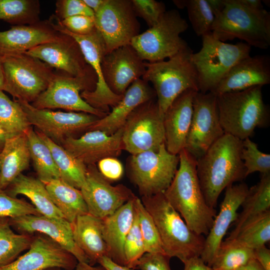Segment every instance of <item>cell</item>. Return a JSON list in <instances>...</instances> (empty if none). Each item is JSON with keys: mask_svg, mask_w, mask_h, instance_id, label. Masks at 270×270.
Listing matches in <instances>:
<instances>
[{"mask_svg": "<svg viewBox=\"0 0 270 270\" xmlns=\"http://www.w3.org/2000/svg\"><path fill=\"white\" fill-rule=\"evenodd\" d=\"M242 148V140L224 134L196 160L199 184L210 207L215 208L224 188L246 178Z\"/></svg>", "mask_w": 270, "mask_h": 270, "instance_id": "1", "label": "cell"}, {"mask_svg": "<svg viewBox=\"0 0 270 270\" xmlns=\"http://www.w3.org/2000/svg\"><path fill=\"white\" fill-rule=\"evenodd\" d=\"M179 168L163 194L188 228L200 236H207L216 210L206 204L196 173V160L186 149L178 154Z\"/></svg>", "mask_w": 270, "mask_h": 270, "instance_id": "2", "label": "cell"}, {"mask_svg": "<svg viewBox=\"0 0 270 270\" xmlns=\"http://www.w3.org/2000/svg\"><path fill=\"white\" fill-rule=\"evenodd\" d=\"M141 201L154 221L166 255L170 258L176 257L182 262L200 256L204 236L188 228L163 192L142 196Z\"/></svg>", "mask_w": 270, "mask_h": 270, "instance_id": "3", "label": "cell"}, {"mask_svg": "<svg viewBox=\"0 0 270 270\" xmlns=\"http://www.w3.org/2000/svg\"><path fill=\"white\" fill-rule=\"evenodd\" d=\"M262 86L216 95L220 122L224 134L242 140L256 128L268 126L270 111L264 103Z\"/></svg>", "mask_w": 270, "mask_h": 270, "instance_id": "4", "label": "cell"}, {"mask_svg": "<svg viewBox=\"0 0 270 270\" xmlns=\"http://www.w3.org/2000/svg\"><path fill=\"white\" fill-rule=\"evenodd\" d=\"M224 2L222 10L214 16L212 36L223 42L238 38L250 46L268 48L270 12L264 8H250L239 0H224Z\"/></svg>", "mask_w": 270, "mask_h": 270, "instance_id": "5", "label": "cell"}, {"mask_svg": "<svg viewBox=\"0 0 270 270\" xmlns=\"http://www.w3.org/2000/svg\"><path fill=\"white\" fill-rule=\"evenodd\" d=\"M193 53L188 46L167 60L146 62L142 77L150 82L156 94L160 111L164 114L172 102L184 92H198V75L192 60Z\"/></svg>", "mask_w": 270, "mask_h": 270, "instance_id": "6", "label": "cell"}, {"mask_svg": "<svg viewBox=\"0 0 270 270\" xmlns=\"http://www.w3.org/2000/svg\"><path fill=\"white\" fill-rule=\"evenodd\" d=\"M202 46L192 53L198 92H213L219 82L238 62L250 56L251 46L246 42L228 44L216 38L212 32L202 36Z\"/></svg>", "mask_w": 270, "mask_h": 270, "instance_id": "7", "label": "cell"}, {"mask_svg": "<svg viewBox=\"0 0 270 270\" xmlns=\"http://www.w3.org/2000/svg\"><path fill=\"white\" fill-rule=\"evenodd\" d=\"M4 91L18 102H32L51 81L52 68L26 54L2 56Z\"/></svg>", "mask_w": 270, "mask_h": 270, "instance_id": "8", "label": "cell"}, {"mask_svg": "<svg viewBox=\"0 0 270 270\" xmlns=\"http://www.w3.org/2000/svg\"><path fill=\"white\" fill-rule=\"evenodd\" d=\"M96 82V76L91 66L86 73L78 76H72L62 72H54L46 90L30 104L39 109L61 108L68 112L88 113L102 118L108 114L91 106L81 97L80 93L94 90Z\"/></svg>", "mask_w": 270, "mask_h": 270, "instance_id": "9", "label": "cell"}, {"mask_svg": "<svg viewBox=\"0 0 270 270\" xmlns=\"http://www.w3.org/2000/svg\"><path fill=\"white\" fill-rule=\"evenodd\" d=\"M188 26L178 10H166L154 26L134 37L130 44L144 61L164 60L188 46L180 36Z\"/></svg>", "mask_w": 270, "mask_h": 270, "instance_id": "10", "label": "cell"}, {"mask_svg": "<svg viewBox=\"0 0 270 270\" xmlns=\"http://www.w3.org/2000/svg\"><path fill=\"white\" fill-rule=\"evenodd\" d=\"M178 164V155L168 152L164 142L158 150L131 154L126 166L131 181L142 196L163 192L172 182Z\"/></svg>", "mask_w": 270, "mask_h": 270, "instance_id": "11", "label": "cell"}, {"mask_svg": "<svg viewBox=\"0 0 270 270\" xmlns=\"http://www.w3.org/2000/svg\"><path fill=\"white\" fill-rule=\"evenodd\" d=\"M164 117L154 98L138 106L122 127L124 150L131 154L158 150L165 142Z\"/></svg>", "mask_w": 270, "mask_h": 270, "instance_id": "12", "label": "cell"}, {"mask_svg": "<svg viewBox=\"0 0 270 270\" xmlns=\"http://www.w3.org/2000/svg\"><path fill=\"white\" fill-rule=\"evenodd\" d=\"M51 20L55 29L60 32L72 36L78 43L86 63L94 70L97 78L96 88L92 91H83L81 97L91 106L107 114L109 107L115 106L123 95L113 93L106 85L102 74V62L106 54L104 40L95 30L87 35H78L70 32L54 18Z\"/></svg>", "mask_w": 270, "mask_h": 270, "instance_id": "13", "label": "cell"}, {"mask_svg": "<svg viewBox=\"0 0 270 270\" xmlns=\"http://www.w3.org/2000/svg\"><path fill=\"white\" fill-rule=\"evenodd\" d=\"M94 20L104 42L106 53L130 44L140 34V24L132 0H104L94 12Z\"/></svg>", "mask_w": 270, "mask_h": 270, "instance_id": "14", "label": "cell"}, {"mask_svg": "<svg viewBox=\"0 0 270 270\" xmlns=\"http://www.w3.org/2000/svg\"><path fill=\"white\" fill-rule=\"evenodd\" d=\"M192 106V118L184 149L197 160L224 132L220 122L214 93L196 92Z\"/></svg>", "mask_w": 270, "mask_h": 270, "instance_id": "15", "label": "cell"}, {"mask_svg": "<svg viewBox=\"0 0 270 270\" xmlns=\"http://www.w3.org/2000/svg\"><path fill=\"white\" fill-rule=\"evenodd\" d=\"M30 124L58 145L66 138L88 130L98 116L84 112L54 111L39 109L30 103L18 102Z\"/></svg>", "mask_w": 270, "mask_h": 270, "instance_id": "16", "label": "cell"}, {"mask_svg": "<svg viewBox=\"0 0 270 270\" xmlns=\"http://www.w3.org/2000/svg\"><path fill=\"white\" fill-rule=\"evenodd\" d=\"M80 190L88 213L101 219L113 214L135 196L124 185L110 184L96 164L86 166V181Z\"/></svg>", "mask_w": 270, "mask_h": 270, "instance_id": "17", "label": "cell"}, {"mask_svg": "<svg viewBox=\"0 0 270 270\" xmlns=\"http://www.w3.org/2000/svg\"><path fill=\"white\" fill-rule=\"evenodd\" d=\"M78 262L70 253L45 235H36L28 251L0 270H42L57 268L74 270Z\"/></svg>", "mask_w": 270, "mask_h": 270, "instance_id": "18", "label": "cell"}, {"mask_svg": "<svg viewBox=\"0 0 270 270\" xmlns=\"http://www.w3.org/2000/svg\"><path fill=\"white\" fill-rule=\"evenodd\" d=\"M104 81L110 90L117 95H123L130 86L144 74L145 61L130 44L105 54L102 62Z\"/></svg>", "mask_w": 270, "mask_h": 270, "instance_id": "19", "label": "cell"}, {"mask_svg": "<svg viewBox=\"0 0 270 270\" xmlns=\"http://www.w3.org/2000/svg\"><path fill=\"white\" fill-rule=\"evenodd\" d=\"M122 136V128L111 135L99 130H90L79 138H66L60 146L87 166L118 156L124 149Z\"/></svg>", "mask_w": 270, "mask_h": 270, "instance_id": "20", "label": "cell"}, {"mask_svg": "<svg viewBox=\"0 0 270 270\" xmlns=\"http://www.w3.org/2000/svg\"><path fill=\"white\" fill-rule=\"evenodd\" d=\"M25 53L72 76L83 74L90 68L76 40L62 33L56 40L40 44Z\"/></svg>", "mask_w": 270, "mask_h": 270, "instance_id": "21", "label": "cell"}, {"mask_svg": "<svg viewBox=\"0 0 270 270\" xmlns=\"http://www.w3.org/2000/svg\"><path fill=\"white\" fill-rule=\"evenodd\" d=\"M9 222L11 227L19 234L42 233L72 254L78 262L89 263L86 255L74 241L71 224L64 218H54L43 215H26L9 218Z\"/></svg>", "mask_w": 270, "mask_h": 270, "instance_id": "22", "label": "cell"}, {"mask_svg": "<svg viewBox=\"0 0 270 270\" xmlns=\"http://www.w3.org/2000/svg\"><path fill=\"white\" fill-rule=\"evenodd\" d=\"M248 188L247 184L244 182L230 184L226 188L220 212L214 218L213 224L205 238L200 256L208 266L211 267L228 228L237 219L238 210L247 194Z\"/></svg>", "mask_w": 270, "mask_h": 270, "instance_id": "23", "label": "cell"}, {"mask_svg": "<svg viewBox=\"0 0 270 270\" xmlns=\"http://www.w3.org/2000/svg\"><path fill=\"white\" fill-rule=\"evenodd\" d=\"M270 83V58L267 55L250 56L234 65L219 82L216 94L236 92Z\"/></svg>", "mask_w": 270, "mask_h": 270, "instance_id": "24", "label": "cell"}, {"mask_svg": "<svg viewBox=\"0 0 270 270\" xmlns=\"http://www.w3.org/2000/svg\"><path fill=\"white\" fill-rule=\"evenodd\" d=\"M61 34L50 20L32 24L14 26L0 32V56L24 53L40 44L56 40Z\"/></svg>", "mask_w": 270, "mask_h": 270, "instance_id": "25", "label": "cell"}, {"mask_svg": "<svg viewBox=\"0 0 270 270\" xmlns=\"http://www.w3.org/2000/svg\"><path fill=\"white\" fill-rule=\"evenodd\" d=\"M196 91L188 90L180 94L164 114L165 144L168 152L178 155L184 148L193 112Z\"/></svg>", "mask_w": 270, "mask_h": 270, "instance_id": "26", "label": "cell"}, {"mask_svg": "<svg viewBox=\"0 0 270 270\" xmlns=\"http://www.w3.org/2000/svg\"><path fill=\"white\" fill-rule=\"evenodd\" d=\"M154 88L142 78L134 81L119 102L105 116L98 120L88 131L99 130L108 135L114 134L124 126L130 114L141 104L154 98Z\"/></svg>", "mask_w": 270, "mask_h": 270, "instance_id": "27", "label": "cell"}, {"mask_svg": "<svg viewBox=\"0 0 270 270\" xmlns=\"http://www.w3.org/2000/svg\"><path fill=\"white\" fill-rule=\"evenodd\" d=\"M130 200L112 215L102 219V235L108 257L124 266V244L134 217V200Z\"/></svg>", "mask_w": 270, "mask_h": 270, "instance_id": "28", "label": "cell"}, {"mask_svg": "<svg viewBox=\"0 0 270 270\" xmlns=\"http://www.w3.org/2000/svg\"><path fill=\"white\" fill-rule=\"evenodd\" d=\"M74 241L94 266L108 251L102 235V219L88 213L76 218L71 224Z\"/></svg>", "mask_w": 270, "mask_h": 270, "instance_id": "29", "label": "cell"}, {"mask_svg": "<svg viewBox=\"0 0 270 270\" xmlns=\"http://www.w3.org/2000/svg\"><path fill=\"white\" fill-rule=\"evenodd\" d=\"M30 160L26 132L8 137L0 154V188L5 190L27 169Z\"/></svg>", "mask_w": 270, "mask_h": 270, "instance_id": "30", "label": "cell"}, {"mask_svg": "<svg viewBox=\"0 0 270 270\" xmlns=\"http://www.w3.org/2000/svg\"><path fill=\"white\" fill-rule=\"evenodd\" d=\"M4 190L12 197L16 198L19 194L26 196L42 215L64 218L60 210L52 202L44 184L38 178L21 174Z\"/></svg>", "mask_w": 270, "mask_h": 270, "instance_id": "31", "label": "cell"}, {"mask_svg": "<svg viewBox=\"0 0 270 270\" xmlns=\"http://www.w3.org/2000/svg\"><path fill=\"white\" fill-rule=\"evenodd\" d=\"M44 184L54 204L64 218L70 224L78 216L88 213L80 190L60 178L52 180Z\"/></svg>", "mask_w": 270, "mask_h": 270, "instance_id": "32", "label": "cell"}, {"mask_svg": "<svg viewBox=\"0 0 270 270\" xmlns=\"http://www.w3.org/2000/svg\"><path fill=\"white\" fill-rule=\"evenodd\" d=\"M241 206L242 212L238 214L234 222V228L228 237L234 236L247 222L270 208V173L262 174L260 182L248 188Z\"/></svg>", "mask_w": 270, "mask_h": 270, "instance_id": "33", "label": "cell"}, {"mask_svg": "<svg viewBox=\"0 0 270 270\" xmlns=\"http://www.w3.org/2000/svg\"><path fill=\"white\" fill-rule=\"evenodd\" d=\"M36 131L51 151L60 173V178L80 190L86 181V166L62 146L55 143L38 131Z\"/></svg>", "mask_w": 270, "mask_h": 270, "instance_id": "34", "label": "cell"}, {"mask_svg": "<svg viewBox=\"0 0 270 270\" xmlns=\"http://www.w3.org/2000/svg\"><path fill=\"white\" fill-rule=\"evenodd\" d=\"M30 159L38 178L44 184L60 178V173L47 144L30 126L26 131Z\"/></svg>", "mask_w": 270, "mask_h": 270, "instance_id": "35", "label": "cell"}, {"mask_svg": "<svg viewBox=\"0 0 270 270\" xmlns=\"http://www.w3.org/2000/svg\"><path fill=\"white\" fill-rule=\"evenodd\" d=\"M226 240L253 250L265 246L270 240V210L247 222Z\"/></svg>", "mask_w": 270, "mask_h": 270, "instance_id": "36", "label": "cell"}, {"mask_svg": "<svg viewBox=\"0 0 270 270\" xmlns=\"http://www.w3.org/2000/svg\"><path fill=\"white\" fill-rule=\"evenodd\" d=\"M34 235L16 234L12 230L9 218H0V266L6 265L29 249Z\"/></svg>", "mask_w": 270, "mask_h": 270, "instance_id": "37", "label": "cell"}, {"mask_svg": "<svg viewBox=\"0 0 270 270\" xmlns=\"http://www.w3.org/2000/svg\"><path fill=\"white\" fill-rule=\"evenodd\" d=\"M40 12L38 0H0V20L14 26L39 22Z\"/></svg>", "mask_w": 270, "mask_h": 270, "instance_id": "38", "label": "cell"}, {"mask_svg": "<svg viewBox=\"0 0 270 270\" xmlns=\"http://www.w3.org/2000/svg\"><path fill=\"white\" fill-rule=\"evenodd\" d=\"M0 126L8 136L26 132L31 126L20 104L0 90Z\"/></svg>", "mask_w": 270, "mask_h": 270, "instance_id": "39", "label": "cell"}, {"mask_svg": "<svg viewBox=\"0 0 270 270\" xmlns=\"http://www.w3.org/2000/svg\"><path fill=\"white\" fill-rule=\"evenodd\" d=\"M254 258L253 250L225 240L222 242L211 268L212 270H236Z\"/></svg>", "mask_w": 270, "mask_h": 270, "instance_id": "40", "label": "cell"}, {"mask_svg": "<svg viewBox=\"0 0 270 270\" xmlns=\"http://www.w3.org/2000/svg\"><path fill=\"white\" fill-rule=\"evenodd\" d=\"M180 8H186L195 34L201 36L211 32L214 16L206 0H174Z\"/></svg>", "mask_w": 270, "mask_h": 270, "instance_id": "41", "label": "cell"}, {"mask_svg": "<svg viewBox=\"0 0 270 270\" xmlns=\"http://www.w3.org/2000/svg\"><path fill=\"white\" fill-rule=\"evenodd\" d=\"M134 204L146 252L160 253L166 255L154 221L143 205L141 200L136 196Z\"/></svg>", "mask_w": 270, "mask_h": 270, "instance_id": "42", "label": "cell"}, {"mask_svg": "<svg viewBox=\"0 0 270 270\" xmlns=\"http://www.w3.org/2000/svg\"><path fill=\"white\" fill-rule=\"evenodd\" d=\"M241 156L246 168V178L257 172L261 174L270 173V154L260 152L257 144L250 138L242 140Z\"/></svg>", "mask_w": 270, "mask_h": 270, "instance_id": "43", "label": "cell"}, {"mask_svg": "<svg viewBox=\"0 0 270 270\" xmlns=\"http://www.w3.org/2000/svg\"><path fill=\"white\" fill-rule=\"evenodd\" d=\"M124 266L132 270L136 268L140 259L146 253L134 210L132 224L124 242Z\"/></svg>", "mask_w": 270, "mask_h": 270, "instance_id": "44", "label": "cell"}, {"mask_svg": "<svg viewBox=\"0 0 270 270\" xmlns=\"http://www.w3.org/2000/svg\"><path fill=\"white\" fill-rule=\"evenodd\" d=\"M26 215L42 214L32 204L9 196L0 188V218H12Z\"/></svg>", "mask_w": 270, "mask_h": 270, "instance_id": "45", "label": "cell"}, {"mask_svg": "<svg viewBox=\"0 0 270 270\" xmlns=\"http://www.w3.org/2000/svg\"><path fill=\"white\" fill-rule=\"evenodd\" d=\"M136 16L142 18L149 28L154 26L166 12V6L162 2L155 0H132Z\"/></svg>", "mask_w": 270, "mask_h": 270, "instance_id": "46", "label": "cell"}, {"mask_svg": "<svg viewBox=\"0 0 270 270\" xmlns=\"http://www.w3.org/2000/svg\"><path fill=\"white\" fill-rule=\"evenodd\" d=\"M56 7L54 16L60 20L76 16H94L93 10L82 0H58L56 2Z\"/></svg>", "mask_w": 270, "mask_h": 270, "instance_id": "47", "label": "cell"}, {"mask_svg": "<svg viewBox=\"0 0 270 270\" xmlns=\"http://www.w3.org/2000/svg\"><path fill=\"white\" fill-rule=\"evenodd\" d=\"M56 19L66 29L76 34L87 35L96 30L94 17L80 15L68 18L62 20Z\"/></svg>", "mask_w": 270, "mask_h": 270, "instance_id": "48", "label": "cell"}, {"mask_svg": "<svg viewBox=\"0 0 270 270\" xmlns=\"http://www.w3.org/2000/svg\"><path fill=\"white\" fill-rule=\"evenodd\" d=\"M168 256L160 253H145L140 259L136 268L140 270H171Z\"/></svg>", "mask_w": 270, "mask_h": 270, "instance_id": "49", "label": "cell"}, {"mask_svg": "<svg viewBox=\"0 0 270 270\" xmlns=\"http://www.w3.org/2000/svg\"><path fill=\"white\" fill-rule=\"evenodd\" d=\"M97 168L108 181L118 180L124 174L123 166L116 158L109 157L101 160L98 162Z\"/></svg>", "mask_w": 270, "mask_h": 270, "instance_id": "50", "label": "cell"}, {"mask_svg": "<svg viewBox=\"0 0 270 270\" xmlns=\"http://www.w3.org/2000/svg\"><path fill=\"white\" fill-rule=\"evenodd\" d=\"M254 258L264 270H270V250L266 246L254 250Z\"/></svg>", "mask_w": 270, "mask_h": 270, "instance_id": "51", "label": "cell"}, {"mask_svg": "<svg viewBox=\"0 0 270 270\" xmlns=\"http://www.w3.org/2000/svg\"><path fill=\"white\" fill-rule=\"evenodd\" d=\"M184 270H212L206 264L200 256H194L184 262Z\"/></svg>", "mask_w": 270, "mask_h": 270, "instance_id": "52", "label": "cell"}, {"mask_svg": "<svg viewBox=\"0 0 270 270\" xmlns=\"http://www.w3.org/2000/svg\"><path fill=\"white\" fill-rule=\"evenodd\" d=\"M98 262L108 270H134L115 263L106 256L100 258Z\"/></svg>", "mask_w": 270, "mask_h": 270, "instance_id": "53", "label": "cell"}, {"mask_svg": "<svg viewBox=\"0 0 270 270\" xmlns=\"http://www.w3.org/2000/svg\"><path fill=\"white\" fill-rule=\"evenodd\" d=\"M214 16L220 12L224 7V0H206Z\"/></svg>", "mask_w": 270, "mask_h": 270, "instance_id": "54", "label": "cell"}, {"mask_svg": "<svg viewBox=\"0 0 270 270\" xmlns=\"http://www.w3.org/2000/svg\"><path fill=\"white\" fill-rule=\"evenodd\" d=\"M246 6L255 10L264 9L262 1L260 0H239Z\"/></svg>", "mask_w": 270, "mask_h": 270, "instance_id": "55", "label": "cell"}, {"mask_svg": "<svg viewBox=\"0 0 270 270\" xmlns=\"http://www.w3.org/2000/svg\"><path fill=\"white\" fill-rule=\"evenodd\" d=\"M236 270H264V269L257 260L254 258Z\"/></svg>", "mask_w": 270, "mask_h": 270, "instance_id": "56", "label": "cell"}, {"mask_svg": "<svg viewBox=\"0 0 270 270\" xmlns=\"http://www.w3.org/2000/svg\"><path fill=\"white\" fill-rule=\"evenodd\" d=\"M74 270H108L104 267L100 266H93L86 262H78Z\"/></svg>", "mask_w": 270, "mask_h": 270, "instance_id": "57", "label": "cell"}, {"mask_svg": "<svg viewBox=\"0 0 270 270\" xmlns=\"http://www.w3.org/2000/svg\"><path fill=\"white\" fill-rule=\"evenodd\" d=\"M84 4L96 12L102 6L104 0H82Z\"/></svg>", "mask_w": 270, "mask_h": 270, "instance_id": "58", "label": "cell"}, {"mask_svg": "<svg viewBox=\"0 0 270 270\" xmlns=\"http://www.w3.org/2000/svg\"><path fill=\"white\" fill-rule=\"evenodd\" d=\"M4 76L2 56H0V90L4 91Z\"/></svg>", "mask_w": 270, "mask_h": 270, "instance_id": "59", "label": "cell"}, {"mask_svg": "<svg viewBox=\"0 0 270 270\" xmlns=\"http://www.w3.org/2000/svg\"><path fill=\"white\" fill-rule=\"evenodd\" d=\"M8 134L0 126V154L4 146Z\"/></svg>", "mask_w": 270, "mask_h": 270, "instance_id": "60", "label": "cell"}, {"mask_svg": "<svg viewBox=\"0 0 270 270\" xmlns=\"http://www.w3.org/2000/svg\"><path fill=\"white\" fill-rule=\"evenodd\" d=\"M61 270V268H50L44 269V270Z\"/></svg>", "mask_w": 270, "mask_h": 270, "instance_id": "61", "label": "cell"}, {"mask_svg": "<svg viewBox=\"0 0 270 270\" xmlns=\"http://www.w3.org/2000/svg\"><path fill=\"white\" fill-rule=\"evenodd\" d=\"M262 2H264V4H265L266 6H270V1L268 0H262Z\"/></svg>", "mask_w": 270, "mask_h": 270, "instance_id": "62", "label": "cell"}, {"mask_svg": "<svg viewBox=\"0 0 270 270\" xmlns=\"http://www.w3.org/2000/svg\"></svg>", "mask_w": 270, "mask_h": 270, "instance_id": "63", "label": "cell"}]
</instances>
